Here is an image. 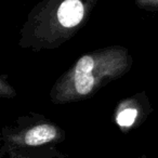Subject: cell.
Returning a JSON list of instances; mask_svg holds the SVG:
<instances>
[{"label":"cell","instance_id":"5b68a950","mask_svg":"<svg viewBox=\"0 0 158 158\" xmlns=\"http://www.w3.org/2000/svg\"><path fill=\"white\" fill-rule=\"evenodd\" d=\"M140 1H144V2H151V3H158V0H140Z\"/></svg>","mask_w":158,"mask_h":158},{"label":"cell","instance_id":"6da1fadb","mask_svg":"<svg viewBox=\"0 0 158 158\" xmlns=\"http://www.w3.org/2000/svg\"><path fill=\"white\" fill-rule=\"evenodd\" d=\"M127 64V55L121 50L84 55L55 87V98L65 102L87 97L105 79L121 74Z\"/></svg>","mask_w":158,"mask_h":158},{"label":"cell","instance_id":"7a4b0ae2","mask_svg":"<svg viewBox=\"0 0 158 158\" xmlns=\"http://www.w3.org/2000/svg\"><path fill=\"white\" fill-rule=\"evenodd\" d=\"M85 15V8L80 0H65L57 10V20L66 28L75 27L81 22Z\"/></svg>","mask_w":158,"mask_h":158},{"label":"cell","instance_id":"3957f363","mask_svg":"<svg viewBox=\"0 0 158 158\" xmlns=\"http://www.w3.org/2000/svg\"><path fill=\"white\" fill-rule=\"evenodd\" d=\"M57 131L54 126L42 123L31 128L25 133L24 142L29 146H38L54 140Z\"/></svg>","mask_w":158,"mask_h":158},{"label":"cell","instance_id":"277c9868","mask_svg":"<svg viewBox=\"0 0 158 158\" xmlns=\"http://www.w3.org/2000/svg\"><path fill=\"white\" fill-rule=\"evenodd\" d=\"M136 116H138V110L134 108H126L123 110L117 116V123L121 127H129L134 123Z\"/></svg>","mask_w":158,"mask_h":158}]
</instances>
